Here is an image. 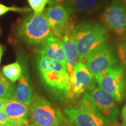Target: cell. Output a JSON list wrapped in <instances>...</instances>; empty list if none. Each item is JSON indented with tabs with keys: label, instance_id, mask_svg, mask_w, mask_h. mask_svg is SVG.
Listing matches in <instances>:
<instances>
[{
	"label": "cell",
	"instance_id": "6da1fadb",
	"mask_svg": "<svg viewBox=\"0 0 126 126\" xmlns=\"http://www.w3.org/2000/svg\"><path fill=\"white\" fill-rule=\"evenodd\" d=\"M72 34L76 45L78 62L85 64L91 53L106 43L108 29L96 22L84 21L74 26Z\"/></svg>",
	"mask_w": 126,
	"mask_h": 126
},
{
	"label": "cell",
	"instance_id": "7a4b0ae2",
	"mask_svg": "<svg viewBox=\"0 0 126 126\" xmlns=\"http://www.w3.org/2000/svg\"><path fill=\"white\" fill-rule=\"evenodd\" d=\"M37 68L44 82L54 92L70 99L71 81L65 66L39 55Z\"/></svg>",
	"mask_w": 126,
	"mask_h": 126
},
{
	"label": "cell",
	"instance_id": "3957f363",
	"mask_svg": "<svg viewBox=\"0 0 126 126\" xmlns=\"http://www.w3.org/2000/svg\"><path fill=\"white\" fill-rule=\"evenodd\" d=\"M51 36V29L44 12L30 14L20 23L17 31V37L28 45L41 44Z\"/></svg>",
	"mask_w": 126,
	"mask_h": 126
},
{
	"label": "cell",
	"instance_id": "277c9868",
	"mask_svg": "<svg viewBox=\"0 0 126 126\" xmlns=\"http://www.w3.org/2000/svg\"><path fill=\"white\" fill-rule=\"evenodd\" d=\"M82 99L92 106L109 124L117 122L119 116L118 102L96 84V81L83 94Z\"/></svg>",
	"mask_w": 126,
	"mask_h": 126
},
{
	"label": "cell",
	"instance_id": "5b68a950",
	"mask_svg": "<svg viewBox=\"0 0 126 126\" xmlns=\"http://www.w3.org/2000/svg\"><path fill=\"white\" fill-rule=\"evenodd\" d=\"M29 107L30 117L35 126H67V119L60 110L43 97L34 95Z\"/></svg>",
	"mask_w": 126,
	"mask_h": 126
},
{
	"label": "cell",
	"instance_id": "8992f818",
	"mask_svg": "<svg viewBox=\"0 0 126 126\" xmlns=\"http://www.w3.org/2000/svg\"><path fill=\"white\" fill-rule=\"evenodd\" d=\"M97 85L111 94L118 103L123 100L126 87L124 68L117 65L103 71L94 76Z\"/></svg>",
	"mask_w": 126,
	"mask_h": 126
},
{
	"label": "cell",
	"instance_id": "52a82bcc",
	"mask_svg": "<svg viewBox=\"0 0 126 126\" xmlns=\"http://www.w3.org/2000/svg\"><path fill=\"white\" fill-rule=\"evenodd\" d=\"M64 113L73 126H109L101 115L82 99L75 106L65 109Z\"/></svg>",
	"mask_w": 126,
	"mask_h": 126
},
{
	"label": "cell",
	"instance_id": "ba28073f",
	"mask_svg": "<svg viewBox=\"0 0 126 126\" xmlns=\"http://www.w3.org/2000/svg\"><path fill=\"white\" fill-rule=\"evenodd\" d=\"M105 27L126 38V0H113L101 15Z\"/></svg>",
	"mask_w": 126,
	"mask_h": 126
},
{
	"label": "cell",
	"instance_id": "9c48e42d",
	"mask_svg": "<svg viewBox=\"0 0 126 126\" xmlns=\"http://www.w3.org/2000/svg\"><path fill=\"white\" fill-rule=\"evenodd\" d=\"M86 64L94 76L117 65L118 59L114 47L107 42L99 46L91 53Z\"/></svg>",
	"mask_w": 126,
	"mask_h": 126
},
{
	"label": "cell",
	"instance_id": "30bf717a",
	"mask_svg": "<svg viewBox=\"0 0 126 126\" xmlns=\"http://www.w3.org/2000/svg\"><path fill=\"white\" fill-rule=\"evenodd\" d=\"M94 75L85 64L77 62L71 81L70 99H77L84 94L94 83Z\"/></svg>",
	"mask_w": 126,
	"mask_h": 126
},
{
	"label": "cell",
	"instance_id": "8fae6325",
	"mask_svg": "<svg viewBox=\"0 0 126 126\" xmlns=\"http://www.w3.org/2000/svg\"><path fill=\"white\" fill-rule=\"evenodd\" d=\"M51 28L53 37L60 39L70 23V15L60 5L50 4L44 12Z\"/></svg>",
	"mask_w": 126,
	"mask_h": 126
},
{
	"label": "cell",
	"instance_id": "7c38bea8",
	"mask_svg": "<svg viewBox=\"0 0 126 126\" xmlns=\"http://www.w3.org/2000/svg\"><path fill=\"white\" fill-rule=\"evenodd\" d=\"M74 27V23L71 20L68 26L60 38L64 48L66 61V67L68 74L70 77V81L73 77L74 67L78 60L76 45L72 34V31Z\"/></svg>",
	"mask_w": 126,
	"mask_h": 126
},
{
	"label": "cell",
	"instance_id": "4fadbf2b",
	"mask_svg": "<svg viewBox=\"0 0 126 126\" xmlns=\"http://www.w3.org/2000/svg\"><path fill=\"white\" fill-rule=\"evenodd\" d=\"M4 111L14 126H26L30 117V107L20 103L15 98L9 100L4 108Z\"/></svg>",
	"mask_w": 126,
	"mask_h": 126
},
{
	"label": "cell",
	"instance_id": "5bb4252c",
	"mask_svg": "<svg viewBox=\"0 0 126 126\" xmlns=\"http://www.w3.org/2000/svg\"><path fill=\"white\" fill-rule=\"evenodd\" d=\"M106 2V0H64L63 7L69 15L91 14L101 10Z\"/></svg>",
	"mask_w": 126,
	"mask_h": 126
},
{
	"label": "cell",
	"instance_id": "9a60e30c",
	"mask_svg": "<svg viewBox=\"0 0 126 126\" xmlns=\"http://www.w3.org/2000/svg\"><path fill=\"white\" fill-rule=\"evenodd\" d=\"M37 51L39 55L57 61L66 67L65 54L60 39L51 36L40 44Z\"/></svg>",
	"mask_w": 126,
	"mask_h": 126
},
{
	"label": "cell",
	"instance_id": "2e32d148",
	"mask_svg": "<svg viewBox=\"0 0 126 126\" xmlns=\"http://www.w3.org/2000/svg\"><path fill=\"white\" fill-rule=\"evenodd\" d=\"M33 97L32 86L26 69L23 68L22 74L15 89L14 98L20 103L30 106Z\"/></svg>",
	"mask_w": 126,
	"mask_h": 126
},
{
	"label": "cell",
	"instance_id": "e0dca14e",
	"mask_svg": "<svg viewBox=\"0 0 126 126\" xmlns=\"http://www.w3.org/2000/svg\"><path fill=\"white\" fill-rule=\"evenodd\" d=\"M4 77L12 82H15L19 79L22 74V68L20 63L16 62L5 65L2 68Z\"/></svg>",
	"mask_w": 126,
	"mask_h": 126
},
{
	"label": "cell",
	"instance_id": "ac0fdd59",
	"mask_svg": "<svg viewBox=\"0 0 126 126\" xmlns=\"http://www.w3.org/2000/svg\"><path fill=\"white\" fill-rule=\"evenodd\" d=\"M15 92L14 85L0 72V97L11 100L14 98Z\"/></svg>",
	"mask_w": 126,
	"mask_h": 126
},
{
	"label": "cell",
	"instance_id": "d6986e66",
	"mask_svg": "<svg viewBox=\"0 0 126 126\" xmlns=\"http://www.w3.org/2000/svg\"><path fill=\"white\" fill-rule=\"evenodd\" d=\"M117 54L122 65L126 69V38H122L118 42Z\"/></svg>",
	"mask_w": 126,
	"mask_h": 126
},
{
	"label": "cell",
	"instance_id": "ffe728a7",
	"mask_svg": "<svg viewBox=\"0 0 126 126\" xmlns=\"http://www.w3.org/2000/svg\"><path fill=\"white\" fill-rule=\"evenodd\" d=\"M31 8L34 14L42 13L45 10L46 5L50 2L49 0H28Z\"/></svg>",
	"mask_w": 126,
	"mask_h": 126
},
{
	"label": "cell",
	"instance_id": "44dd1931",
	"mask_svg": "<svg viewBox=\"0 0 126 126\" xmlns=\"http://www.w3.org/2000/svg\"><path fill=\"white\" fill-rule=\"evenodd\" d=\"M29 8H18L16 7H7L4 5L0 4V16L4 15L9 11H15L19 12H27L31 11Z\"/></svg>",
	"mask_w": 126,
	"mask_h": 126
},
{
	"label": "cell",
	"instance_id": "7402d4cb",
	"mask_svg": "<svg viewBox=\"0 0 126 126\" xmlns=\"http://www.w3.org/2000/svg\"><path fill=\"white\" fill-rule=\"evenodd\" d=\"M0 126H14L4 110H0Z\"/></svg>",
	"mask_w": 126,
	"mask_h": 126
},
{
	"label": "cell",
	"instance_id": "603a6c76",
	"mask_svg": "<svg viewBox=\"0 0 126 126\" xmlns=\"http://www.w3.org/2000/svg\"><path fill=\"white\" fill-rule=\"evenodd\" d=\"M121 117H122V119L123 125L124 126H126V103L125 104V105H124L122 110Z\"/></svg>",
	"mask_w": 126,
	"mask_h": 126
},
{
	"label": "cell",
	"instance_id": "cb8c5ba5",
	"mask_svg": "<svg viewBox=\"0 0 126 126\" xmlns=\"http://www.w3.org/2000/svg\"><path fill=\"white\" fill-rule=\"evenodd\" d=\"M8 100H7V99L0 97V110H4L5 105H6Z\"/></svg>",
	"mask_w": 126,
	"mask_h": 126
},
{
	"label": "cell",
	"instance_id": "d4e9b609",
	"mask_svg": "<svg viewBox=\"0 0 126 126\" xmlns=\"http://www.w3.org/2000/svg\"><path fill=\"white\" fill-rule=\"evenodd\" d=\"M3 53H4V50H3L2 47L0 45V64H1V59H2V57L3 55Z\"/></svg>",
	"mask_w": 126,
	"mask_h": 126
},
{
	"label": "cell",
	"instance_id": "484cf974",
	"mask_svg": "<svg viewBox=\"0 0 126 126\" xmlns=\"http://www.w3.org/2000/svg\"><path fill=\"white\" fill-rule=\"evenodd\" d=\"M49 1L50 2V4H54V2H61V1H64V0H49Z\"/></svg>",
	"mask_w": 126,
	"mask_h": 126
},
{
	"label": "cell",
	"instance_id": "4316f807",
	"mask_svg": "<svg viewBox=\"0 0 126 126\" xmlns=\"http://www.w3.org/2000/svg\"><path fill=\"white\" fill-rule=\"evenodd\" d=\"M109 126H120L119 123H117V122H114V123H110Z\"/></svg>",
	"mask_w": 126,
	"mask_h": 126
},
{
	"label": "cell",
	"instance_id": "83f0119b",
	"mask_svg": "<svg viewBox=\"0 0 126 126\" xmlns=\"http://www.w3.org/2000/svg\"><path fill=\"white\" fill-rule=\"evenodd\" d=\"M34 126V124H28V125L27 126Z\"/></svg>",
	"mask_w": 126,
	"mask_h": 126
},
{
	"label": "cell",
	"instance_id": "f1b7e54d",
	"mask_svg": "<svg viewBox=\"0 0 126 126\" xmlns=\"http://www.w3.org/2000/svg\"></svg>",
	"mask_w": 126,
	"mask_h": 126
}]
</instances>
